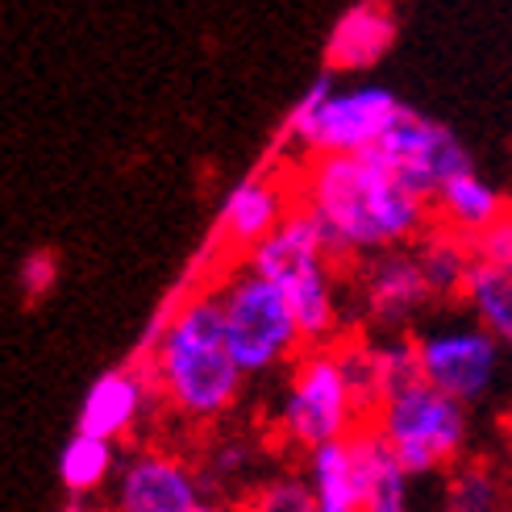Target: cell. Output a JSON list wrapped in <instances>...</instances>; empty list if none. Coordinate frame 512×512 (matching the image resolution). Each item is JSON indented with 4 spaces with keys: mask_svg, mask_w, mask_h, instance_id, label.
I'll return each instance as SVG.
<instances>
[{
    "mask_svg": "<svg viewBox=\"0 0 512 512\" xmlns=\"http://www.w3.org/2000/svg\"><path fill=\"white\" fill-rule=\"evenodd\" d=\"M425 204L375 146L321 155L304 179V209L313 213L329 259L404 246L425 229Z\"/></svg>",
    "mask_w": 512,
    "mask_h": 512,
    "instance_id": "1",
    "label": "cell"
},
{
    "mask_svg": "<svg viewBox=\"0 0 512 512\" xmlns=\"http://www.w3.org/2000/svg\"><path fill=\"white\" fill-rule=\"evenodd\" d=\"M155 375L171 408L192 421H213L238 400L246 371L229 346L217 292H204L175 313L155 350Z\"/></svg>",
    "mask_w": 512,
    "mask_h": 512,
    "instance_id": "2",
    "label": "cell"
},
{
    "mask_svg": "<svg viewBox=\"0 0 512 512\" xmlns=\"http://www.w3.org/2000/svg\"><path fill=\"white\" fill-rule=\"evenodd\" d=\"M250 267L271 275L288 292L292 313L304 329V342H329L338 329V300H334V271L321 242V229L309 209H300L275 225V234L250 246Z\"/></svg>",
    "mask_w": 512,
    "mask_h": 512,
    "instance_id": "3",
    "label": "cell"
},
{
    "mask_svg": "<svg viewBox=\"0 0 512 512\" xmlns=\"http://www.w3.org/2000/svg\"><path fill=\"white\" fill-rule=\"evenodd\" d=\"M217 296H221L229 346H234V358L246 375H267L284 367L304 342V329L292 313L288 292L259 267L250 263L238 267L217 288Z\"/></svg>",
    "mask_w": 512,
    "mask_h": 512,
    "instance_id": "4",
    "label": "cell"
},
{
    "mask_svg": "<svg viewBox=\"0 0 512 512\" xmlns=\"http://www.w3.org/2000/svg\"><path fill=\"white\" fill-rule=\"evenodd\" d=\"M375 421L388 433V442L396 446L400 463L413 479L454 463L467 442V404L442 392L425 375L383 396Z\"/></svg>",
    "mask_w": 512,
    "mask_h": 512,
    "instance_id": "5",
    "label": "cell"
},
{
    "mask_svg": "<svg viewBox=\"0 0 512 512\" xmlns=\"http://www.w3.org/2000/svg\"><path fill=\"white\" fill-rule=\"evenodd\" d=\"M404 113L400 96L383 84H358L338 92L334 75L304 92L300 109L292 113V138L309 146L313 155H346V150H367L392 130V121Z\"/></svg>",
    "mask_w": 512,
    "mask_h": 512,
    "instance_id": "6",
    "label": "cell"
},
{
    "mask_svg": "<svg viewBox=\"0 0 512 512\" xmlns=\"http://www.w3.org/2000/svg\"><path fill=\"white\" fill-rule=\"evenodd\" d=\"M500 342L504 338H496L483 321L438 325L417 338L421 371L429 383H438L442 392L458 396L463 404H479L492 396L500 379Z\"/></svg>",
    "mask_w": 512,
    "mask_h": 512,
    "instance_id": "7",
    "label": "cell"
},
{
    "mask_svg": "<svg viewBox=\"0 0 512 512\" xmlns=\"http://www.w3.org/2000/svg\"><path fill=\"white\" fill-rule=\"evenodd\" d=\"M279 421H284L288 438L304 450H313L317 442H329V438H346L354 429L358 408H354L338 354H309L296 367Z\"/></svg>",
    "mask_w": 512,
    "mask_h": 512,
    "instance_id": "8",
    "label": "cell"
},
{
    "mask_svg": "<svg viewBox=\"0 0 512 512\" xmlns=\"http://www.w3.org/2000/svg\"><path fill=\"white\" fill-rule=\"evenodd\" d=\"M375 150L396 167V175L404 179V184L413 188L417 196H425V200H438V192H442V184L450 175L475 167L471 155H467V146L458 142L446 125L421 117L417 109H408V105L392 121V130L375 142Z\"/></svg>",
    "mask_w": 512,
    "mask_h": 512,
    "instance_id": "9",
    "label": "cell"
},
{
    "mask_svg": "<svg viewBox=\"0 0 512 512\" xmlns=\"http://www.w3.org/2000/svg\"><path fill=\"white\" fill-rule=\"evenodd\" d=\"M121 512H200L204 488L196 475L167 454H138L117 475Z\"/></svg>",
    "mask_w": 512,
    "mask_h": 512,
    "instance_id": "10",
    "label": "cell"
},
{
    "mask_svg": "<svg viewBox=\"0 0 512 512\" xmlns=\"http://www.w3.org/2000/svg\"><path fill=\"white\" fill-rule=\"evenodd\" d=\"M350 454H354V479H358V500L367 512H404L408 508V467L400 463L396 446L388 433L375 425L350 429Z\"/></svg>",
    "mask_w": 512,
    "mask_h": 512,
    "instance_id": "11",
    "label": "cell"
},
{
    "mask_svg": "<svg viewBox=\"0 0 512 512\" xmlns=\"http://www.w3.org/2000/svg\"><path fill=\"white\" fill-rule=\"evenodd\" d=\"M367 309L375 321L383 325H400L413 317L421 304L433 296L425 284V271L417 263V254H404V250H379V259L367 271Z\"/></svg>",
    "mask_w": 512,
    "mask_h": 512,
    "instance_id": "12",
    "label": "cell"
},
{
    "mask_svg": "<svg viewBox=\"0 0 512 512\" xmlns=\"http://www.w3.org/2000/svg\"><path fill=\"white\" fill-rule=\"evenodd\" d=\"M396 42V17L379 5V0H367V5L350 9L334 34L325 42V59L334 71H367L375 67Z\"/></svg>",
    "mask_w": 512,
    "mask_h": 512,
    "instance_id": "13",
    "label": "cell"
},
{
    "mask_svg": "<svg viewBox=\"0 0 512 512\" xmlns=\"http://www.w3.org/2000/svg\"><path fill=\"white\" fill-rule=\"evenodd\" d=\"M142 379L134 371H109L100 375L80 408V429L84 433H100V438H121L142 413Z\"/></svg>",
    "mask_w": 512,
    "mask_h": 512,
    "instance_id": "14",
    "label": "cell"
},
{
    "mask_svg": "<svg viewBox=\"0 0 512 512\" xmlns=\"http://www.w3.org/2000/svg\"><path fill=\"white\" fill-rule=\"evenodd\" d=\"M309 483L317 492L321 512H354L363 508L358 500V479H354V454H350V433L346 438H329L309 450Z\"/></svg>",
    "mask_w": 512,
    "mask_h": 512,
    "instance_id": "15",
    "label": "cell"
},
{
    "mask_svg": "<svg viewBox=\"0 0 512 512\" xmlns=\"http://www.w3.org/2000/svg\"><path fill=\"white\" fill-rule=\"evenodd\" d=\"M284 221V196H279L271 184H263V179H250V184H242L234 196H229L225 204V229L229 238H234L238 246H254L263 242L267 234H275V225Z\"/></svg>",
    "mask_w": 512,
    "mask_h": 512,
    "instance_id": "16",
    "label": "cell"
},
{
    "mask_svg": "<svg viewBox=\"0 0 512 512\" xmlns=\"http://www.w3.org/2000/svg\"><path fill=\"white\" fill-rule=\"evenodd\" d=\"M463 296L471 304L475 321H483L504 342L512 338V271H504L500 263H488V259H475L467 271Z\"/></svg>",
    "mask_w": 512,
    "mask_h": 512,
    "instance_id": "17",
    "label": "cell"
},
{
    "mask_svg": "<svg viewBox=\"0 0 512 512\" xmlns=\"http://www.w3.org/2000/svg\"><path fill=\"white\" fill-rule=\"evenodd\" d=\"M438 209L458 225V229H471V234H479V229H488L500 213H504V200L496 196L492 184H483V179L471 171H458L450 175L442 192H438Z\"/></svg>",
    "mask_w": 512,
    "mask_h": 512,
    "instance_id": "18",
    "label": "cell"
},
{
    "mask_svg": "<svg viewBox=\"0 0 512 512\" xmlns=\"http://www.w3.org/2000/svg\"><path fill=\"white\" fill-rule=\"evenodd\" d=\"M113 471V438H100V433H84L75 429V438L63 446L59 458V479L71 496H88Z\"/></svg>",
    "mask_w": 512,
    "mask_h": 512,
    "instance_id": "19",
    "label": "cell"
},
{
    "mask_svg": "<svg viewBox=\"0 0 512 512\" xmlns=\"http://www.w3.org/2000/svg\"><path fill=\"white\" fill-rule=\"evenodd\" d=\"M417 263L425 271V284L433 296H454V292H463L467 284V271H471V254L467 246L458 242V238H446V234H429L421 238L417 246Z\"/></svg>",
    "mask_w": 512,
    "mask_h": 512,
    "instance_id": "20",
    "label": "cell"
},
{
    "mask_svg": "<svg viewBox=\"0 0 512 512\" xmlns=\"http://www.w3.org/2000/svg\"><path fill=\"white\" fill-rule=\"evenodd\" d=\"M338 363H342V375L350 383L358 417H375L383 396H388V388H383V371H379V354L371 346H346V350H338Z\"/></svg>",
    "mask_w": 512,
    "mask_h": 512,
    "instance_id": "21",
    "label": "cell"
},
{
    "mask_svg": "<svg viewBox=\"0 0 512 512\" xmlns=\"http://www.w3.org/2000/svg\"><path fill=\"white\" fill-rule=\"evenodd\" d=\"M454 512H492L500 492H496V483L488 471H463V475H454L450 479V496H446Z\"/></svg>",
    "mask_w": 512,
    "mask_h": 512,
    "instance_id": "22",
    "label": "cell"
},
{
    "mask_svg": "<svg viewBox=\"0 0 512 512\" xmlns=\"http://www.w3.org/2000/svg\"><path fill=\"white\" fill-rule=\"evenodd\" d=\"M375 354H379L383 388H388V392H396V388H404V383H413V379L425 375L417 342H383V346H375Z\"/></svg>",
    "mask_w": 512,
    "mask_h": 512,
    "instance_id": "23",
    "label": "cell"
},
{
    "mask_svg": "<svg viewBox=\"0 0 512 512\" xmlns=\"http://www.w3.org/2000/svg\"><path fill=\"white\" fill-rule=\"evenodd\" d=\"M263 512H321L317 508V492L309 479H279L259 496Z\"/></svg>",
    "mask_w": 512,
    "mask_h": 512,
    "instance_id": "24",
    "label": "cell"
},
{
    "mask_svg": "<svg viewBox=\"0 0 512 512\" xmlns=\"http://www.w3.org/2000/svg\"><path fill=\"white\" fill-rule=\"evenodd\" d=\"M475 254L488 263H500L504 271H512V217L500 213L488 229H479L475 234Z\"/></svg>",
    "mask_w": 512,
    "mask_h": 512,
    "instance_id": "25",
    "label": "cell"
},
{
    "mask_svg": "<svg viewBox=\"0 0 512 512\" xmlns=\"http://www.w3.org/2000/svg\"><path fill=\"white\" fill-rule=\"evenodd\" d=\"M55 275H59V263H55V254L50 250H34L30 259L21 263V275H17V284L21 292L30 296V300H42L50 288H55Z\"/></svg>",
    "mask_w": 512,
    "mask_h": 512,
    "instance_id": "26",
    "label": "cell"
},
{
    "mask_svg": "<svg viewBox=\"0 0 512 512\" xmlns=\"http://www.w3.org/2000/svg\"><path fill=\"white\" fill-rule=\"evenodd\" d=\"M508 346H512V338H508Z\"/></svg>",
    "mask_w": 512,
    "mask_h": 512,
    "instance_id": "27",
    "label": "cell"
}]
</instances>
